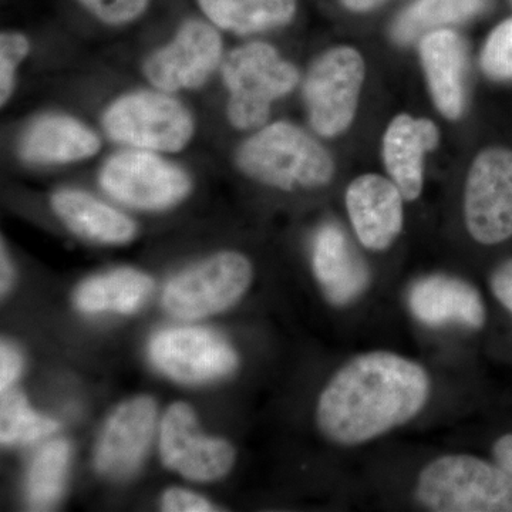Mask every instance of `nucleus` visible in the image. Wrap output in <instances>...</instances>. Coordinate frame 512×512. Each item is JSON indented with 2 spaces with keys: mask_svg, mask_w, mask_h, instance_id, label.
Wrapping results in <instances>:
<instances>
[{
  "mask_svg": "<svg viewBox=\"0 0 512 512\" xmlns=\"http://www.w3.org/2000/svg\"><path fill=\"white\" fill-rule=\"evenodd\" d=\"M430 393V375L420 363L373 350L352 357L330 377L316 406V424L330 443L362 446L416 419Z\"/></svg>",
  "mask_w": 512,
  "mask_h": 512,
  "instance_id": "obj_1",
  "label": "nucleus"
},
{
  "mask_svg": "<svg viewBox=\"0 0 512 512\" xmlns=\"http://www.w3.org/2000/svg\"><path fill=\"white\" fill-rule=\"evenodd\" d=\"M242 173L279 190L323 187L335 173L332 157L315 138L286 121L269 124L237 151Z\"/></svg>",
  "mask_w": 512,
  "mask_h": 512,
  "instance_id": "obj_2",
  "label": "nucleus"
},
{
  "mask_svg": "<svg viewBox=\"0 0 512 512\" xmlns=\"http://www.w3.org/2000/svg\"><path fill=\"white\" fill-rule=\"evenodd\" d=\"M414 495L429 511L512 512V478L471 454L434 458L420 471Z\"/></svg>",
  "mask_w": 512,
  "mask_h": 512,
  "instance_id": "obj_3",
  "label": "nucleus"
},
{
  "mask_svg": "<svg viewBox=\"0 0 512 512\" xmlns=\"http://www.w3.org/2000/svg\"><path fill=\"white\" fill-rule=\"evenodd\" d=\"M221 70L229 92L228 121L237 130L261 127L272 103L291 93L299 82L298 69L264 42L238 47L225 57Z\"/></svg>",
  "mask_w": 512,
  "mask_h": 512,
  "instance_id": "obj_4",
  "label": "nucleus"
},
{
  "mask_svg": "<svg viewBox=\"0 0 512 512\" xmlns=\"http://www.w3.org/2000/svg\"><path fill=\"white\" fill-rule=\"evenodd\" d=\"M101 121L116 143L158 154L184 150L195 131L187 107L158 89L124 94L107 107Z\"/></svg>",
  "mask_w": 512,
  "mask_h": 512,
  "instance_id": "obj_5",
  "label": "nucleus"
},
{
  "mask_svg": "<svg viewBox=\"0 0 512 512\" xmlns=\"http://www.w3.org/2000/svg\"><path fill=\"white\" fill-rule=\"evenodd\" d=\"M252 278L254 268L247 256L220 252L171 279L163 305L178 319L208 318L234 306L247 293Z\"/></svg>",
  "mask_w": 512,
  "mask_h": 512,
  "instance_id": "obj_6",
  "label": "nucleus"
},
{
  "mask_svg": "<svg viewBox=\"0 0 512 512\" xmlns=\"http://www.w3.org/2000/svg\"><path fill=\"white\" fill-rule=\"evenodd\" d=\"M101 188L114 200L144 211H161L180 204L191 192L190 175L153 151L113 154L99 174Z\"/></svg>",
  "mask_w": 512,
  "mask_h": 512,
  "instance_id": "obj_7",
  "label": "nucleus"
},
{
  "mask_svg": "<svg viewBox=\"0 0 512 512\" xmlns=\"http://www.w3.org/2000/svg\"><path fill=\"white\" fill-rule=\"evenodd\" d=\"M365 72L362 56L349 46L333 47L315 60L303 93L316 133L335 137L352 124Z\"/></svg>",
  "mask_w": 512,
  "mask_h": 512,
  "instance_id": "obj_8",
  "label": "nucleus"
},
{
  "mask_svg": "<svg viewBox=\"0 0 512 512\" xmlns=\"http://www.w3.org/2000/svg\"><path fill=\"white\" fill-rule=\"evenodd\" d=\"M464 217L471 237L497 245L512 237V151L487 148L468 171Z\"/></svg>",
  "mask_w": 512,
  "mask_h": 512,
  "instance_id": "obj_9",
  "label": "nucleus"
},
{
  "mask_svg": "<svg viewBox=\"0 0 512 512\" xmlns=\"http://www.w3.org/2000/svg\"><path fill=\"white\" fill-rule=\"evenodd\" d=\"M222 39L217 26L190 19L173 40L151 53L144 63L148 82L167 93L204 86L222 63Z\"/></svg>",
  "mask_w": 512,
  "mask_h": 512,
  "instance_id": "obj_10",
  "label": "nucleus"
},
{
  "mask_svg": "<svg viewBox=\"0 0 512 512\" xmlns=\"http://www.w3.org/2000/svg\"><path fill=\"white\" fill-rule=\"evenodd\" d=\"M160 456L165 467L198 483L221 480L235 464L234 447L205 436L194 410L183 402L171 404L161 420Z\"/></svg>",
  "mask_w": 512,
  "mask_h": 512,
  "instance_id": "obj_11",
  "label": "nucleus"
},
{
  "mask_svg": "<svg viewBox=\"0 0 512 512\" xmlns=\"http://www.w3.org/2000/svg\"><path fill=\"white\" fill-rule=\"evenodd\" d=\"M148 353L158 370L180 383L211 382L238 366L237 352L227 340L191 326L161 330L151 339Z\"/></svg>",
  "mask_w": 512,
  "mask_h": 512,
  "instance_id": "obj_12",
  "label": "nucleus"
},
{
  "mask_svg": "<svg viewBox=\"0 0 512 512\" xmlns=\"http://www.w3.org/2000/svg\"><path fill=\"white\" fill-rule=\"evenodd\" d=\"M157 404L150 396H138L120 404L101 431L94 466L103 476L130 477L147 454L156 430Z\"/></svg>",
  "mask_w": 512,
  "mask_h": 512,
  "instance_id": "obj_13",
  "label": "nucleus"
},
{
  "mask_svg": "<svg viewBox=\"0 0 512 512\" xmlns=\"http://www.w3.org/2000/svg\"><path fill=\"white\" fill-rule=\"evenodd\" d=\"M402 191L382 175H360L346 191V208L363 247L383 251L403 228Z\"/></svg>",
  "mask_w": 512,
  "mask_h": 512,
  "instance_id": "obj_14",
  "label": "nucleus"
},
{
  "mask_svg": "<svg viewBox=\"0 0 512 512\" xmlns=\"http://www.w3.org/2000/svg\"><path fill=\"white\" fill-rule=\"evenodd\" d=\"M312 266L323 295L335 306L356 301L370 284L365 261L338 225L326 224L319 229L313 241Z\"/></svg>",
  "mask_w": 512,
  "mask_h": 512,
  "instance_id": "obj_15",
  "label": "nucleus"
},
{
  "mask_svg": "<svg viewBox=\"0 0 512 512\" xmlns=\"http://www.w3.org/2000/svg\"><path fill=\"white\" fill-rule=\"evenodd\" d=\"M410 311L429 326L460 323L478 329L487 319L483 298L466 281L446 275L420 279L409 293Z\"/></svg>",
  "mask_w": 512,
  "mask_h": 512,
  "instance_id": "obj_16",
  "label": "nucleus"
},
{
  "mask_svg": "<svg viewBox=\"0 0 512 512\" xmlns=\"http://www.w3.org/2000/svg\"><path fill=\"white\" fill-rule=\"evenodd\" d=\"M436 124L400 114L387 127L383 140V157L394 184L404 200L414 201L423 190V158L439 144Z\"/></svg>",
  "mask_w": 512,
  "mask_h": 512,
  "instance_id": "obj_17",
  "label": "nucleus"
},
{
  "mask_svg": "<svg viewBox=\"0 0 512 512\" xmlns=\"http://www.w3.org/2000/svg\"><path fill=\"white\" fill-rule=\"evenodd\" d=\"M100 137L82 121L47 114L30 124L19 143L23 160L33 164H69L96 156Z\"/></svg>",
  "mask_w": 512,
  "mask_h": 512,
  "instance_id": "obj_18",
  "label": "nucleus"
},
{
  "mask_svg": "<svg viewBox=\"0 0 512 512\" xmlns=\"http://www.w3.org/2000/svg\"><path fill=\"white\" fill-rule=\"evenodd\" d=\"M420 55L437 109L447 119H458L464 106L463 40L453 30H433L421 37Z\"/></svg>",
  "mask_w": 512,
  "mask_h": 512,
  "instance_id": "obj_19",
  "label": "nucleus"
},
{
  "mask_svg": "<svg viewBox=\"0 0 512 512\" xmlns=\"http://www.w3.org/2000/svg\"><path fill=\"white\" fill-rule=\"evenodd\" d=\"M53 211L70 231L99 244L121 245L133 241L137 225L126 214L80 190H60L52 195Z\"/></svg>",
  "mask_w": 512,
  "mask_h": 512,
  "instance_id": "obj_20",
  "label": "nucleus"
},
{
  "mask_svg": "<svg viewBox=\"0 0 512 512\" xmlns=\"http://www.w3.org/2000/svg\"><path fill=\"white\" fill-rule=\"evenodd\" d=\"M153 288V279L144 272L113 269L84 281L74 293V305L84 313L130 315L141 308Z\"/></svg>",
  "mask_w": 512,
  "mask_h": 512,
  "instance_id": "obj_21",
  "label": "nucleus"
},
{
  "mask_svg": "<svg viewBox=\"0 0 512 512\" xmlns=\"http://www.w3.org/2000/svg\"><path fill=\"white\" fill-rule=\"evenodd\" d=\"M212 25L237 35H252L288 25L296 0H198Z\"/></svg>",
  "mask_w": 512,
  "mask_h": 512,
  "instance_id": "obj_22",
  "label": "nucleus"
},
{
  "mask_svg": "<svg viewBox=\"0 0 512 512\" xmlns=\"http://www.w3.org/2000/svg\"><path fill=\"white\" fill-rule=\"evenodd\" d=\"M70 456L72 448L66 440L50 441L36 454L26 481L29 510L49 511L59 503L69 473Z\"/></svg>",
  "mask_w": 512,
  "mask_h": 512,
  "instance_id": "obj_23",
  "label": "nucleus"
},
{
  "mask_svg": "<svg viewBox=\"0 0 512 512\" xmlns=\"http://www.w3.org/2000/svg\"><path fill=\"white\" fill-rule=\"evenodd\" d=\"M483 6V0H414L394 23V39L403 45L413 42L433 30L477 15Z\"/></svg>",
  "mask_w": 512,
  "mask_h": 512,
  "instance_id": "obj_24",
  "label": "nucleus"
},
{
  "mask_svg": "<svg viewBox=\"0 0 512 512\" xmlns=\"http://www.w3.org/2000/svg\"><path fill=\"white\" fill-rule=\"evenodd\" d=\"M59 423L33 412L28 400L16 390L2 393L0 400V441L3 446L33 443L59 430Z\"/></svg>",
  "mask_w": 512,
  "mask_h": 512,
  "instance_id": "obj_25",
  "label": "nucleus"
},
{
  "mask_svg": "<svg viewBox=\"0 0 512 512\" xmlns=\"http://www.w3.org/2000/svg\"><path fill=\"white\" fill-rule=\"evenodd\" d=\"M481 66L495 80H512V18L504 20L488 36Z\"/></svg>",
  "mask_w": 512,
  "mask_h": 512,
  "instance_id": "obj_26",
  "label": "nucleus"
},
{
  "mask_svg": "<svg viewBox=\"0 0 512 512\" xmlns=\"http://www.w3.org/2000/svg\"><path fill=\"white\" fill-rule=\"evenodd\" d=\"M30 53L28 37L19 32L0 35V103L5 106L16 86V72Z\"/></svg>",
  "mask_w": 512,
  "mask_h": 512,
  "instance_id": "obj_27",
  "label": "nucleus"
},
{
  "mask_svg": "<svg viewBox=\"0 0 512 512\" xmlns=\"http://www.w3.org/2000/svg\"><path fill=\"white\" fill-rule=\"evenodd\" d=\"M107 25H126L144 15L151 0H77Z\"/></svg>",
  "mask_w": 512,
  "mask_h": 512,
  "instance_id": "obj_28",
  "label": "nucleus"
},
{
  "mask_svg": "<svg viewBox=\"0 0 512 512\" xmlns=\"http://www.w3.org/2000/svg\"><path fill=\"white\" fill-rule=\"evenodd\" d=\"M161 507L167 512H211L220 511L217 505L211 503L202 495L187 490V488L173 487L165 491L161 498Z\"/></svg>",
  "mask_w": 512,
  "mask_h": 512,
  "instance_id": "obj_29",
  "label": "nucleus"
},
{
  "mask_svg": "<svg viewBox=\"0 0 512 512\" xmlns=\"http://www.w3.org/2000/svg\"><path fill=\"white\" fill-rule=\"evenodd\" d=\"M23 360L15 346L2 342L0 346V393L8 392L22 372Z\"/></svg>",
  "mask_w": 512,
  "mask_h": 512,
  "instance_id": "obj_30",
  "label": "nucleus"
},
{
  "mask_svg": "<svg viewBox=\"0 0 512 512\" xmlns=\"http://www.w3.org/2000/svg\"><path fill=\"white\" fill-rule=\"evenodd\" d=\"M491 291L497 301L512 313V259L495 269L491 276Z\"/></svg>",
  "mask_w": 512,
  "mask_h": 512,
  "instance_id": "obj_31",
  "label": "nucleus"
},
{
  "mask_svg": "<svg viewBox=\"0 0 512 512\" xmlns=\"http://www.w3.org/2000/svg\"><path fill=\"white\" fill-rule=\"evenodd\" d=\"M493 456L495 463L512 478V433L504 434L495 441Z\"/></svg>",
  "mask_w": 512,
  "mask_h": 512,
  "instance_id": "obj_32",
  "label": "nucleus"
},
{
  "mask_svg": "<svg viewBox=\"0 0 512 512\" xmlns=\"http://www.w3.org/2000/svg\"><path fill=\"white\" fill-rule=\"evenodd\" d=\"M15 284V266L12 264L9 252L6 251L5 242H2V252H0V292H2V298L12 289Z\"/></svg>",
  "mask_w": 512,
  "mask_h": 512,
  "instance_id": "obj_33",
  "label": "nucleus"
},
{
  "mask_svg": "<svg viewBox=\"0 0 512 512\" xmlns=\"http://www.w3.org/2000/svg\"><path fill=\"white\" fill-rule=\"evenodd\" d=\"M346 8L353 12H366V10L375 9L382 5L386 0H342Z\"/></svg>",
  "mask_w": 512,
  "mask_h": 512,
  "instance_id": "obj_34",
  "label": "nucleus"
}]
</instances>
